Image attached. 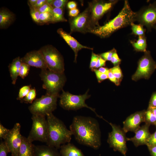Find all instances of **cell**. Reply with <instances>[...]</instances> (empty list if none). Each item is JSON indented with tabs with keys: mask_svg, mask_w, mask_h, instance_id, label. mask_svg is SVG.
I'll return each mask as SVG.
<instances>
[{
	"mask_svg": "<svg viewBox=\"0 0 156 156\" xmlns=\"http://www.w3.org/2000/svg\"><path fill=\"white\" fill-rule=\"evenodd\" d=\"M75 140L79 144L94 149L101 144L99 125L96 119L90 117L76 116L69 127Z\"/></svg>",
	"mask_w": 156,
	"mask_h": 156,
	"instance_id": "cell-1",
	"label": "cell"
},
{
	"mask_svg": "<svg viewBox=\"0 0 156 156\" xmlns=\"http://www.w3.org/2000/svg\"><path fill=\"white\" fill-rule=\"evenodd\" d=\"M135 12L131 9L128 1H125L123 8L118 15L113 19L102 26H99L90 32L101 38L109 37L119 29L131 25L135 21Z\"/></svg>",
	"mask_w": 156,
	"mask_h": 156,
	"instance_id": "cell-2",
	"label": "cell"
},
{
	"mask_svg": "<svg viewBox=\"0 0 156 156\" xmlns=\"http://www.w3.org/2000/svg\"><path fill=\"white\" fill-rule=\"evenodd\" d=\"M48 126L47 145L57 149L62 145L70 142L73 135L64 122L52 113L47 115Z\"/></svg>",
	"mask_w": 156,
	"mask_h": 156,
	"instance_id": "cell-3",
	"label": "cell"
},
{
	"mask_svg": "<svg viewBox=\"0 0 156 156\" xmlns=\"http://www.w3.org/2000/svg\"><path fill=\"white\" fill-rule=\"evenodd\" d=\"M43 82L42 88L46 90V93L50 94H59L66 81L64 73H59L48 69L41 70L40 74Z\"/></svg>",
	"mask_w": 156,
	"mask_h": 156,
	"instance_id": "cell-4",
	"label": "cell"
},
{
	"mask_svg": "<svg viewBox=\"0 0 156 156\" xmlns=\"http://www.w3.org/2000/svg\"><path fill=\"white\" fill-rule=\"evenodd\" d=\"M59 94H50L46 93L40 98L36 99L28 107L32 115L46 116L57 108V98Z\"/></svg>",
	"mask_w": 156,
	"mask_h": 156,
	"instance_id": "cell-5",
	"label": "cell"
},
{
	"mask_svg": "<svg viewBox=\"0 0 156 156\" xmlns=\"http://www.w3.org/2000/svg\"><path fill=\"white\" fill-rule=\"evenodd\" d=\"M60 96V104L63 109L67 110H77L83 107L88 108L94 112L98 117L103 118L98 115L94 109L88 106L85 103L86 100L89 98L90 95L88 94V91L83 95H75L63 90Z\"/></svg>",
	"mask_w": 156,
	"mask_h": 156,
	"instance_id": "cell-6",
	"label": "cell"
},
{
	"mask_svg": "<svg viewBox=\"0 0 156 156\" xmlns=\"http://www.w3.org/2000/svg\"><path fill=\"white\" fill-rule=\"evenodd\" d=\"M39 50L44 57L48 70L59 73H64L63 57L55 47L48 45L42 47Z\"/></svg>",
	"mask_w": 156,
	"mask_h": 156,
	"instance_id": "cell-7",
	"label": "cell"
},
{
	"mask_svg": "<svg viewBox=\"0 0 156 156\" xmlns=\"http://www.w3.org/2000/svg\"><path fill=\"white\" fill-rule=\"evenodd\" d=\"M32 124L28 138L31 142L38 141L47 142L48 136V126L46 116L32 115Z\"/></svg>",
	"mask_w": 156,
	"mask_h": 156,
	"instance_id": "cell-8",
	"label": "cell"
},
{
	"mask_svg": "<svg viewBox=\"0 0 156 156\" xmlns=\"http://www.w3.org/2000/svg\"><path fill=\"white\" fill-rule=\"evenodd\" d=\"M105 121L110 124L112 128V131L108 134V143L114 151H118L125 156L127 151L126 133L119 127Z\"/></svg>",
	"mask_w": 156,
	"mask_h": 156,
	"instance_id": "cell-9",
	"label": "cell"
},
{
	"mask_svg": "<svg viewBox=\"0 0 156 156\" xmlns=\"http://www.w3.org/2000/svg\"><path fill=\"white\" fill-rule=\"evenodd\" d=\"M139 60L137 70L132 77L133 80L137 81L141 79H148L156 68V62L153 59L150 52L146 51Z\"/></svg>",
	"mask_w": 156,
	"mask_h": 156,
	"instance_id": "cell-10",
	"label": "cell"
},
{
	"mask_svg": "<svg viewBox=\"0 0 156 156\" xmlns=\"http://www.w3.org/2000/svg\"><path fill=\"white\" fill-rule=\"evenodd\" d=\"M116 1H94L90 3V21L92 30L99 26V20L112 7Z\"/></svg>",
	"mask_w": 156,
	"mask_h": 156,
	"instance_id": "cell-11",
	"label": "cell"
},
{
	"mask_svg": "<svg viewBox=\"0 0 156 156\" xmlns=\"http://www.w3.org/2000/svg\"><path fill=\"white\" fill-rule=\"evenodd\" d=\"M135 21L145 26L150 31L156 26V2L150 4L135 12Z\"/></svg>",
	"mask_w": 156,
	"mask_h": 156,
	"instance_id": "cell-12",
	"label": "cell"
},
{
	"mask_svg": "<svg viewBox=\"0 0 156 156\" xmlns=\"http://www.w3.org/2000/svg\"><path fill=\"white\" fill-rule=\"evenodd\" d=\"M21 127L19 123H16L3 139L12 156H19L22 139V135L20 133Z\"/></svg>",
	"mask_w": 156,
	"mask_h": 156,
	"instance_id": "cell-13",
	"label": "cell"
},
{
	"mask_svg": "<svg viewBox=\"0 0 156 156\" xmlns=\"http://www.w3.org/2000/svg\"><path fill=\"white\" fill-rule=\"evenodd\" d=\"M70 23L71 32H90L92 29L89 7L77 16L71 19Z\"/></svg>",
	"mask_w": 156,
	"mask_h": 156,
	"instance_id": "cell-14",
	"label": "cell"
},
{
	"mask_svg": "<svg viewBox=\"0 0 156 156\" xmlns=\"http://www.w3.org/2000/svg\"><path fill=\"white\" fill-rule=\"evenodd\" d=\"M145 110L136 112L129 116L123 122V130L126 133L132 131L135 133L140 127V125L144 122Z\"/></svg>",
	"mask_w": 156,
	"mask_h": 156,
	"instance_id": "cell-15",
	"label": "cell"
},
{
	"mask_svg": "<svg viewBox=\"0 0 156 156\" xmlns=\"http://www.w3.org/2000/svg\"><path fill=\"white\" fill-rule=\"evenodd\" d=\"M21 59L23 62L30 66L39 68L41 70L48 69L44 57L39 50L27 53Z\"/></svg>",
	"mask_w": 156,
	"mask_h": 156,
	"instance_id": "cell-16",
	"label": "cell"
},
{
	"mask_svg": "<svg viewBox=\"0 0 156 156\" xmlns=\"http://www.w3.org/2000/svg\"><path fill=\"white\" fill-rule=\"evenodd\" d=\"M150 125L146 124L142 126L135 133V136L131 138H127V140L132 142L136 147L146 145L151 134L149 128Z\"/></svg>",
	"mask_w": 156,
	"mask_h": 156,
	"instance_id": "cell-17",
	"label": "cell"
},
{
	"mask_svg": "<svg viewBox=\"0 0 156 156\" xmlns=\"http://www.w3.org/2000/svg\"><path fill=\"white\" fill-rule=\"evenodd\" d=\"M57 32L74 51L75 55L74 62H76L77 57L79 51L83 49H93L92 48L83 46L80 44L75 39L64 31L62 28L58 29Z\"/></svg>",
	"mask_w": 156,
	"mask_h": 156,
	"instance_id": "cell-18",
	"label": "cell"
},
{
	"mask_svg": "<svg viewBox=\"0 0 156 156\" xmlns=\"http://www.w3.org/2000/svg\"><path fill=\"white\" fill-rule=\"evenodd\" d=\"M35 147L27 138L22 136L19 156H35Z\"/></svg>",
	"mask_w": 156,
	"mask_h": 156,
	"instance_id": "cell-19",
	"label": "cell"
},
{
	"mask_svg": "<svg viewBox=\"0 0 156 156\" xmlns=\"http://www.w3.org/2000/svg\"><path fill=\"white\" fill-rule=\"evenodd\" d=\"M22 62L21 58L18 57L14 59L8 66L12 83L13 85L16 84L19 76L20 68Z\"/></svg>",
	"mask_w": 156,
	"mask_h": 156,
	"instance_id": "cell-20",
	"label": "cell"
},
{
	"mask_svg": "<svg viewBox=\"0 0 156 156\" xmlns=\"http://www.w3.org/2000/svg\"><path fill=\"white\" fill-rule=\"evenodd\" d=\"M60 148L61 156H85L80 150L70 142L62 145Z\"/></svg>",
	"mask_w": 156,
	"mask_h": 156,
	"instance_id": "cell-21",
	"label": "cell"
},
{
	"mask_svg": "<svg viewBox=\"0 0 156 156\" xmlns=\"http://www.w3.org/2000/svg\"><path fill=\"white\" fill-rule=\"evenodd\" d=\"M57 149L47 145L35 146V156H59Z\"/></svg>",
	"mask_w": 156,
	"mask_h": 156,
	"instance_id": "cell-22",
	"label": "cell"
},
{
	"mask_svg": "<svg viewBox=\"0 0 156 156\" xmlns=\"http://www.w3.org/2000/svg\"><path fill=\"white\" fill-rule=\"evenodd\" d=\"M14 15L10 11L5 9L0 11V27L6 28L11 24L14 20Z\"/></svg>",
	"mask_w": 156,
	"mask_h": 156,
	"instance_id": "cell-23",
	"label": "cell"
},
{
	"mask_svg": "<svg viewBox=\"0 0 156 156\" xmlns=\"http://www.w3.org/2000/svg\"><path fill=\"white\" fill-rule=\"evenodd\" d=\"M132 44L134 49L137 51L145 52L147 47L146 38L145 35L139 36L136 42L131 40Z\"/></svg>",
	"mask_w": 156,
	"mask_h": 156,
	"instance_id": "cell-24",
	"label": "cell"
},
{
	"mask_svg": "<svg viewBox=\"0 0 156 156\" xmlns=\"http://www.w3.org/2000/svg\"><path fill=\"white\" fill-rule=\"evenodd\" d=\"M52 15L53 23L67 21L64 16L63 9L53 8Z\"/></svg>",
	"mask_w": 156,
	"mask_h": 156,
	"instance_id": "cell-25",
	"label": "cell"
},
{
	"mask_svg": "<svg viewBox=\"0 0 156 156\" xmlns=\"http://www.w3.org/2000/svg\"><path fill=\"white\" fill-rule=\"evenodd\" d=\"M144 122L149 125H154L156 126V118L150 109H148L146 111L144 116Z\"/></svg>",
	"mask_w": 156,
	"mask_h": 156,
	"instance_id": "cell-26",
	"label": "cell"
},
{
	"mask_svg": "<svg viewBox=\"0 0 156 156\" xmlns=\"http://www.w3.org/2000/svg\"><path fill=\"white\" fill-rule=\"evenodd\" d=\"M36 91L34 88H31L27 95L21 101V103L32 104L36 99Z\"/></svg>",
	"mask_w": 156,
	"mask_h": 156,
	"instance_id": "cell-27",
	"label": "cell"
},
{
	"mask_svg": "<svg viewBox=\"0 0 156 156\" xmlns=\"http://www.w3.org/2000/svg\"><path fill=\"white\" fill-rule=\"evenodd\" d=\"M132 34L139 36L145 35V30L143 25L140 24H135L132 23L131 25Z\"/></svg>",
	"mask_w": 156,
	"mask_h": 156,
	"instance_id": "cell-28",
	"label": "cell"
},
{
	"mask_svg": "<svg viewBox=\"0 0 156 156\" xmlns=\"http://www.w3.org/2000/svg\"><path fill=\"white\" fill-rule=\"evenodd\" d=\"M68 0H47V2L53 8H60L63 9Z\"/></svg>",
	"mask_w": 156,
	"mask_h": 156,
	"instance_id": "cell-29",
	"label": "cell"
},
{
	"mask_svg": "<svg viewBox=\"0 0 156 156\" xmlns=\"http://www.w3.org/2000/svg\"><path fill=\"white\" fill-rule=\"evenodd\" d=\"M39 18L40 24L53 23L52 14L49 12L40 13Z\"/></svg>",
	"mask_w": 156,
	"mask_h": 156,
	"instance_id": "cell-30",
	"label": "cell"
},
{
	"mask_svg": "<svg viewBox=\"0 0 156 156\" xmlns=\"http://www.w3.org/2000/svg\"><path fill=\"white\" fill-rule=\"evenodd\" d=\"M31 87V85L25 86H23L19 90L17 99L21 101L28 94L30 90Z\"/></svg>",
	"mask_w": 156,
	"mask_h": 156,
	"instance_id": "cell-31",
	"label": "cell"
},
{
	"mask_svg": "<svg viewBox=\"0 0 156 156\" xmlns=\"http://www.w3.org/2000/svg\"><path fill=\"white\" fill-rule=\"evenodd\" d=\"M29 6L30 10V14L32 19L35 23L40 24L39 17L40 13L37 8Z\"/></svg>",
	"mask_w": 156,
	"mask_h": 156,
	"instance_id": "cell-32",
	"label": "cell"
},
{
	"mask_svg": "<svg viewBox=\"0 0 156 156\" xmlns=\"http://www.w3.org/2000/svg\"><path fill=\"white\" fill-rule=\"evenodd\" d=\"M30 66L27 64L22 62L20 70L19 76L22 79H24L28 74Z\"/></svg>",
	"mask_w": 156,
	"mask_h": 156,
	"instance_id": "cell-33",
	"label": "cell"
},
{
	"mask_svg": "<svg viewBox=\"0 0 156 156\" xmlns=\"http://www.w3.org/2000/svg\"><path fill=\"white\" fill-rule=\"evenodd\" d=\"M110 71L115 77L121 81L122 78V74L119 65L114 66L109 69Z\"/></svg>",
	"mask_w": 156,
	"mask_h": 156,
	"instance_id": "cell-34",
	"label": "cell"
},
{
	"mask_svg": "<svg viewBox=\"0 0 156 156\" xmlns=\"http://www.w3.org/2000/svg\"><path fill=\"white\" fill-rule=\"evenodd\" d=\"M40 13L49 12L52 14L53 8L47 2L40 7L37 8Z\"/></svg>",
	"mask_w": 156,
	"mask_h": 156,
	"instance_id": "cell-35",
	"label": "cell"
},
{
	"mask_svg": "<svg viewBox=\"0 0 156 156\" xmlns=\"http://www.w3.org/2000/svg\"><path fill=\"white\" fill-rule=\"evenodd\" d=\"M93 71L94 72L99 83H101L103 81L108 78V75L101 72L96 69H94Z\"/></svg>",
	"mask_w": 156,
	"mask_h": 156,
	"instance_id": "cell-36",
	"label": "cell"
},
{
	"mask_svg": "<svg viewBox=\"0 0 156 156\" xmlns=\"http://www.w3.org/2000/svg\"><path fill=\"white\" fill-rule=\"evenodd\" d=\"M99 56V55L95 54L93 51L92 52L90 68L92 71L95 68Z\"/></svg>",
	"mask_w": 156,
	"mask_h": 156,
	"instance_id": "cell-37",
	"label": "cell"
},
{
	"mask_svg": "<svg viewBox=\"0 0 156 156\" xmlns=\"http://www.w3.org/2000/svg\"><path fill=\"white\" fill-rule=\"evenodd\" d=\"M10 151L4 141H1L0 144V156H7Z\"/></svg>",
	"mask_w": 156,
	"mask_h": 156,
	"instance_id": "cell-38",
	"label": "cell"
},
{
	"mask_svg": "<svg viewBox=\"0 0 156 156\" xmlns=\"http://www.w3.org/2000/svg\"><path fill=\"white\" fill-rule=\"evenodd\" d=\"M116 50L113 49L101 54L99 55L105 61H111L113 54Z\"/></svg>",
	"mask_w": 156,
	"mask_h": 156,
	"instance_id": "cell-39",
	"label": "cell"
},
{
	"mask_svg": "<svg viewBox=\"0 0 156 156\" xmlns=\"http://www.w3.org/2000/svg\"><path fill=\"white\" fill-rule=\"evenodd\" d=\"M114 66L119 65L121 60L119 58L116 50L114 52L111 61Z\"/></svg>",
	"mask_w": 156,
	"mask_h": 156,
	"instance_id": "cell-40",
	"label": "cell"
},
{
	"mask_svg": "<svg viewBox=\"0 0 156 156\" xmlns=\"http://www.w3.org/2000/svg\"><path fill=\"white\" fill-rule=\"evenodd\" d=\"M146 145L147 146L156 145V130L152 134H151L148 140Z\"/></svg>",
	"mask_w": 156,
	"mask_h": 156,
	"instance_id": "cell-41",
	"label": "cell"
},
{
	"mask_svg": "<svg viewBox=\"0 0 156 156\" xmlns=\"http://www.w3.org/2000/svg\"><path fill=\"white\" fill-rule=\"evenodd\" d=\"M10 129H8L4 127L2 124L0 123V138L1 140L4 139Z\"/></svg>",
	"mask_w": 156,
	"mask_h": 156,
	"instance_id": "cell-42",
	"label": "cell"
},
{
	"mask_svg": "<svg viewBox=\"0 0 156 156\" xmlns=\"http://www.w3.org/2000/svg\"><path fill=\"white\" fill-rule=\"evenodd\" d=\"M156 107V92L152 95L149 101L148 109Z\"/></svg>",
	"mask_w": 156,
	"mask_h": 156,
	"instance_id": "cell-43",
	"label": "cell"
},
{
	"mask_svg": "<svg viewBox=\"0 0 156 156\" xmlns=\"http://www.w3.org/2000/svg\"><path fill=\"white\" fill-rule=\"evenodd\" d=\"M108 78L109 80L114 83L116 85L118 86L120 85V81L115 77L110 71L108 75Z\"/></svg>",
	"mask_w": 156,
	"mask_h": 156,
	"instance_id": "cell-44",
	"label": "cell"
},
{
	"mask_svg": "<svg viewBox=\"0 0 156 156\" xmlns=\"http://www.w3.org/2000/svg\"><path fill=\"white\" fill-rule=\"evenodd\" d=\"M105 63L106 61L99 55L95 68L96 69L103 66H105Z\"/></svg>",
	"mask_w": 156,
	"mask_h": 156,
	"instance_id": "cell-45",
	"label": "cell"
},
{
	"mask_svg": "<svg viewBox=\"0 0 156 156\" xmlns=\"http://www.w3.org/2000/svg\"><path fill=\"white\" fill-rule=\"evenodd\" d=\"M79 13V10L77 8L70 10L69 12V15L70 16L75 17L77 16Z\"/></svg>",
	"mask_w": 156,
	"mask_h": 156,
	"instance_id": "cell-46",
	"label": "cell"
},
{
	"mask_svg": "<svg viewBox=\"0 0 156 156\" xmlns=\"http://www.w3.org/2000/svg\"><path fill=\"white\" fill-rule=\"evenodd\" d=\"M47 2L46 0H37L36 2L34 7L38 8L43 5Z\"/></svg>",
	"mask_w": 156,
	"mask_h": 156,
	"instance_id": "cell-47",
	"label": "cell"
},
{
	"mask_svg": "<svg viewBox=\"0 0 156 156\" xmlns=\"http://www.w3.org/2000/svg\"><path fill=\"white\" fill-rule=\"evenodd\" d=\"M149 151L152 156H156V145L147 146Z\"/></svg>",
	"mask_w": 156,
	"mask_h": 156,
	"instance_id": "cell-48",
	"label": "cell"
},
{
	"mask_svg": "<svg viewBox=\"0 0 156 156\" xmlns=\"http://www.w3.org/2000/svg\"><path fill=\"white\" fill-rule=\"evenodd\" d=\"M77 6L76 3L74 1H70L67 3V6L70 10L76 8Z\"/></svg>",
	"mask_w": 156,
	"mask_h": 156,
	"instance_id": "cell-49",
	"label": "cell"
},
{
	"mask_svg": "<svg viewBox=\"0 0 156 156\" xmlns=\"http://www.w3.org/2000/svg\"><path fill=\"white\" fill-rule=\"evenodd\" d=\"M98 70L101 72L103 73L106 74L107 75H108L110 71L109 69L103 67H100Z\"/></svg>",
	"mask_w": 156,
	"mask_h": 156,
	"instance_id": "cell-50",
	"label": "cell"
},
{
	"mask_svg": "<svg viewBox=\"0 0 156 156\" xmlns=\"http://www.w3.org/2000/svg\"><path fill=\"white\" fill-rule=\"evenodd\" d=\"M37 0H29L28 2H29V5L32 7H34L36 4Z\"/></svg>",
	"mask_w": 156,
	"mask_h": 156,
	"instance_id": "cell-51",
	"label": "cell"
},
{
	"mask_svg": "<svg viewBox=\"0 0 156 156\" xmlns=\"http://www.w3.org/2000/svg\"><path fill=\"white\" fill-rule=\"evenodd\" d=\"M149 109H151L155 116L156 118V107Z\"/></svg>",
	"mask_w": 156,
	"mask_h": 156,
	"instance_id": "cell-52",
	"label": "cell"
},
{
	"mask_svg": "<svg viewBox=\"0 0 156 156\" xmlns=\"http://www.w3.org/2000/svg\"><path fill=\"white\" fill-rule=\"evenodd\" d=\"M154 28L156 30V26L154 27Z\"/></svg>",
	"mask_w": 156,
	"mask_h": 156,
	"instance_id": "cell-53",
	"label": "cell"
},
{
	"mask_svg": "<svg viewBox=\"0 0 156 156\" xmlns=\"http://www.w3.org/2000/svg\"></svg>",
	"mask_w": 156,
	"mask_h": 156,
	"instance_id": "cell-54",
	"label": "cell"
}]
</instances>
